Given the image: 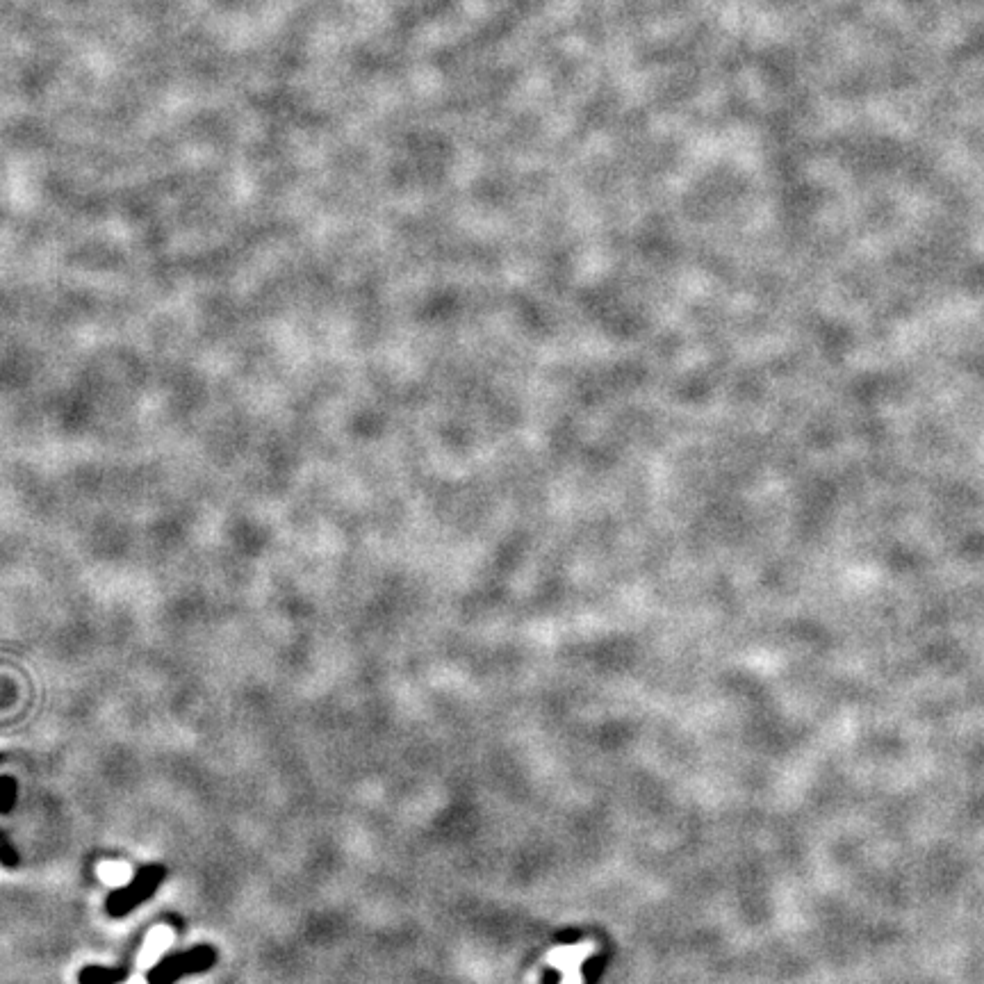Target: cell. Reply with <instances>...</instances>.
Masks as SVG:
<instances>
[{
	"label": "cell",
	"instance_id": "5",
	"mask_svg": "<svg viewBox=\"0 0 984 984\" xmlns=\"http://www.w3.org/2000/svg\"><path fill=\"white\" fill-rule=\"evenodd\" d=\"M16 782L12 777H0V814H10L16 802Z\"/></svg>",
	"mask_w": 984,
	"mask_h": 984
},
{
	"label": "cell",
	"instance_id": "3",
	"mask_svg": "<svg viewBox=\"0 0 984 984\" xmlns=\"http://www.w3.org/2000/svg\"><path fill=\"white\" fill-rule=\"evenodd\" d=\"M595 941H581L577 946H556L552 953L545 955V962L561 973L559 984H584L581 964L595 953Z\"/></svg>",
	"mask_w": 984,
	"mask_h": 984
},
{
	"label": "cell",
	"instance_id": "1",
	"mask_svg": "<svg viewBox=\"0 0 984 984\" xmlns=\"http://www.w3.org/2000/svg\"><path fill=\"white\" fill-rule=\"evenodd\" d=\"M217 962V953L212 946H194L185 953H176L160 959L158 964L149 971V984H174L183 978H190L196 973L210 971V966Z\"/></svg>",
	"mask_w": 984,
	"mask_h": 984
},
{
	"label": "cell",
	"instance_id": "2",
	"mask_svg": "<svg viewBox=\"0 0 984 984\" xmlns=\"http://www.w3.org/2000/svg\"><path fill=\"white\" fill-rule=\"evenodd\" d=\"M164 875H167V871H164L160 864L144 866L142 871L133 877V882H130L128 887H121L108 898V905H105L108 907V914L114 918H121L133 912V909L142 905V902L153 898V893L158 891V887L164 882Z\"/></svg>",
	"mask_w": 984,
	"mask_h": 984
},
{
	"label": "cell",
	"instance_id": "6",
	"mask_svg": "<svg viewBox=\"0 0 984 984\" xmlns=\"http://www.w3.org/2000/svg\"><path fill=\"white\" fill-rule=\"evenodd\" d=\"M0 864L7 868H14L19 864V852L12 846V841L7 839L5 834H0Z\"/></svg>",
	"mask_w": 984,
	"mask_h": 984
},
{
	"label": "cell",
	"instance_id": "4",
	"mask_svg": "<svg viewBox=\"0 0 984 984\" xmlns=\"http://www.w3.org/2000/svg\"><path fill=\"white\" fill-rule=\"evenodd\" d=\"M130 969L126 966H85L80 971V984H123L128 980Z\"/></svg>",
	"mask_w": 984,
	"mask_h": 984
}]
</instances>
